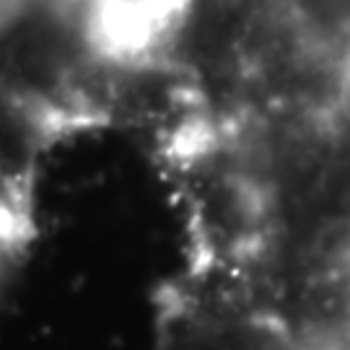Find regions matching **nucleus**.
I'll list each match as a JSON object with an SVG mask.
<instances>
[{
    "label": "nucleus",
    "instance_id": "obj_1",
    "mask_svg": "<svg viewBox=\"0 0 350 350\" xmlns=\"http://www.w3.org/2000/svg\"><path fill=\"white\" fill-rule=\"evenodd\" d=\"M179 0H94L91 31L109 50H140L172 21Z\"/></svg>",
    "mask_w": 350,
    "mask_h": 350
},
{
    "label": "nucleus",
    "instance_id": "obj_2",
    "mask_svg": "<svg viewBox=\"0 0 350 350\" xmlns=\"http://www.w3.org/2000/svg\"><path fill=\"white\" fill-rule=\"evenodd\" d=\"M338 104H340V112H342V120L350 125V60L345 63V68H342V75H340Z\"/></svg>",
    "mask_w": 350,
    "mask_h": 350
}]
</instances>
